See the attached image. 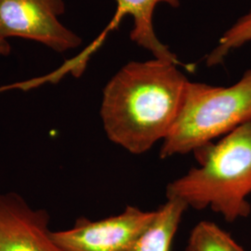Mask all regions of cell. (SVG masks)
Masks as SVG:
<instances>
[{
	"label": "cell",
	"instance_id": "1",
	"mask_svg": "<svg viewBox=\"0 0 251 251\" xmlns=\"http://www.w3.org/2000/svg\"><path fill=\"white\" fill-rule=\"evenodd\" d=\"M178 67L156 58L130 62L108 81L100 115L112 143L142 154L165 140L179 115L189 81Z\"/></svg>",
	"mask_w": 251,
	"mask_h": 251
},
{
	"label": "cell",
	"instance_id": "2",
	"mask_svg": "<svg viewBox=\"0 0 251 251\" xmlns=\"http://www.w3.org/2000/svg\"><path fill=\"white\" fill-rule=\"evenodd\" d=\"M193 153L198 167L168 184L167 198L178 199L198 210L209 207L230 223L249 217L251 121Z\"/></svg>",
	"mask_w": 251,
	"mask_h": 251
},
{
	"label": "cell",
	"instance_id": "3",
	"mask_svg": "<svg viewBox=\"0 0 251 251\" xmlns=\"http://www.w3.org/2000/svg\"><path fill=\"white\" fill-rule=\"evenodd\" d=\"M251 121V69L230 87L188 81L179 115L162 142L160 157L194 152Z\"/></svg>",
	"mask_w": 251,
	"mask_h": 251
},
{
	"label": "cell",
	"instance_id": "4",
	"mask_svg": "<svg viewBox=\"0 0 251 251\" xmlns=\"http://www.w3.org/2000/svg\"><path fill=\"white\" fill-rule=\"evenodd\" d=\"M64 10L63 0H0V39L33 40L59 53L75 49L82 40L59 20Z\"/></svg>",
	"mask_w": 251,
	"mask_h": 251
},
{
	"label": "cell",
	"instance_id": "5",
	"mask_svg": "<svg viewBox=\"0 0 251 251\" xmlns=\"http://www.w3.org/2000/svg\"><path fill=\"white\" fill-rule=\"evenodd\" d=\"M152 216L153 211L127 206L99 221L79 218L72 228L51 232V237L63 251H128Z\"/></svg>",
	"mask_w": 251,
	"mask_h": 251
},
{
	"label": "cell",
	"instance_id": "6",
	"mask_svg": "<svg viewBox=\"0 0 251 251\" xmlns=\"http://www.w3.org/2000/svg\"><path fill=\"white\" fill-rule=\"evenodd\" d=\"M116 2L117 9L115 16L110 21L107 26L81 53L68 60L59 69L51 73V77L54 81L60 80L68 73H71L74 76H80L92 54L95 53L105 41L108 35L117 29L126 16H130L133 19L130 39L134 43L151 52L153 58L169 61L179 66L184 65L178 57L170 50L168 46L163 44L158 39L152 25L153 11L159 3H166L173 8H178L179 0H116Z\"/></svg>",
	"mask_w": 251,
	"mask_h": 251
},
{
	"label": "cell",
	"instance_id": "7",
	"mask_svg": "<svg viewBox=\"0 0 251 251\" xmlns=\"http://www.w3.org/2000/svg\"><path fill=\"white\" fill-rule=\"evenodd\" d=\"M50 217L16 193L0 194V251H63L51 237Z\"/></svg>",
	"mask_w": 251,
	"mask_h": 251
},
{
	"label": "cell",
	"instance_id": "8",
	"mask_svg": "<svg viewBox=\"0 0 251 251\" xmlns=\"http://www.w3.org/2000/svg\"><path fill=\"white\" fill-rule=\"evenodd\" d=\"M187 208L178 199L167 198L165 204L153 210L151 222L128 251H171L174 235Z\"/></svg>",
	"mask_w": 251,
	"mask_h": 251
},
{
	"label": "cell",
	"instance_id": "9",
	"mask_svg": "<svg viewBox=\"0 0 251 251\" xmlns=\"http://www.w3.org/2000/svg\"><path fill=\"white\" fill-rule=\"evenodd\" d=\"M186 251H245L233 237L211 222L198 223L189 236Z\"/></svg>",
	"mask_w": 251,
	"mask_h": 251
},
{
	"label": "cell",
	"instance_id": "10",
	"mask_svg": "<svg viewBox=\"0 0 251 251\" xmlns=\"http://www.w3.org/2000/svg\"><path fill=\"white\" fill-rule=\"evenodd\" d=\"M251 41V8L226 30L215 49L206 56V65L212 67L224 63L226 57L232 51Z\"/></svg>",
	"mask_w": 251,
	"mask_h": 251
},
{
	"label": "cell",
	"instance_id": "11",
	"mask_svg": "<svg viewBox=\"0 0 251 251\" xmlns=\"http://www.w3.org/2000/svg\"><path fill=\"white\" fill-rule=\"evenodd\" d=\"M10 51V46L8 40L0 39V56H6Z\"/></svg>",
	"mask_w": 251,
	"mask_h": 251
}]
</instances>
